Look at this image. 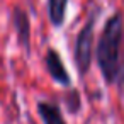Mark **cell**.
I'll return each mask as SVG.
<instances>
[{"mask_svg":"<svg viewBox=\"0 0 124 124\" xmlns=\"http://www.w3.org/2000/svg\"><path fill=\"white\" fill-rule=\"evenodd\" d=\"M12 26H14L19 44L22 46V49L29 56L31 54V19H29V16L24 9L14 7V10H12Z\"/></svg>","mask_w":124,"mask_h":124,"instance_id":"obj_4","label":"cell"},{"mask_svg":"<svg viewBox=\"0 0 124 124\" xmlns=\"http://www.w3.org/2000/svg\"><path fill=\"white\" fill-rule=\"evenodd\" d=\"M95 21H97V16L92 14L87 19V22L82 26V29L78 31L77 39H75L73 61H75V66H77L80 77H85L92 65L93 41H95Z\"/></svg>","mask_w":124,"mask_h":124,"instance_id":"obj_2","label":"cell"},{"mask_svg":"<svg viewBox=\"0 0 124 124\" xmlns=\"http://www.w3.org/2000/svg\"><path fill=\"white\" fill-rule=\"evenodd\" d=\"M44 65H46V70L49 73V77L60 83L61 87H71V77L60 56V53L53 48H49L46 51V56H44Z\"/></svg>","mask_w":124,"mask_h":124,"instance_id":"obj_3","label":"cell"},{"mask_svg":"<svg viewBox=\"0 0 124 124\" xmlns=\"http://www.w3.org/2000/svg\"><path fill=\"white\" fill-rule=\"evenodd\" d=\"M122 41L124 19L119 12H116L105 21L95 48V61L99 65L102 78L109 85H114L121 80L124 82V60H121Z\"/></svg>","mask_w":124,"mask_h":124,"instance_id":"obj_1","label":"cell"},{"mask_svg":"<svg viewBox=\"0 0 124 124\" xmlns=\"http://www.w3.org/2000/svg\"><path fill=\"white\" fill-rule=\"evenodd\" d=\"M38 114L44 124H66V121L56 104H51L46 100L38 102Z\"/></svg>","mask_w":124,"mask_h":124,"instance_id":"obj_5","label":"cell"},{"mask_svg":"<svg viewBox=\"0 0 124 124\" xmlns=\"http://www.w3.org/2000/svg\"><path fill=\"white\" fill-rule=\"evenodd\" d=\"M66 7L68 0H48V12L49 21L54 27H61L66 19Z\"/></svg>","mask_w":124,"mask_h":124,"instance_id":"obj_6","label":"cell"},{"mask_svg":"<svg viewBox=\"0 0 124 124\" xmlns=\"http://www.w3.org/2000/svg\"><path fill=\"white\" fill-rule=\"evenodd\" d=\"M80 105H82V100L78 97V92L77 90H71L70 92V97H66V107H68V110L71 114H77L78 109H80Z\"/></svg>","mask_w":124,"mask_h":124,"instance_id":"obj_7","label":"cell"}]
</instances>
